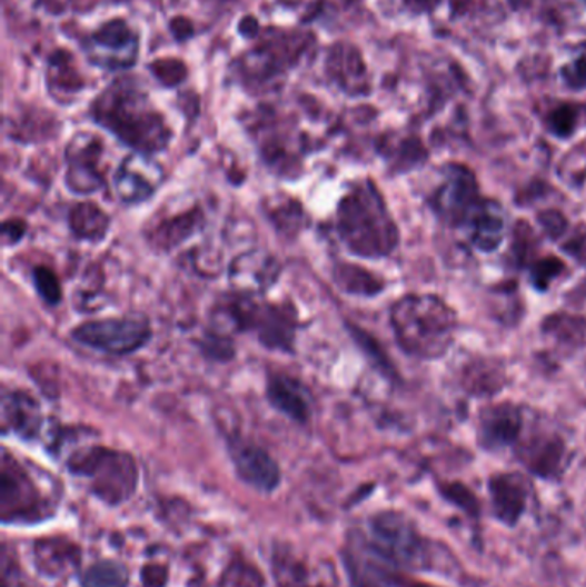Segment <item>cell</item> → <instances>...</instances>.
<instances>
[{
    "label": "cell",
    "instance_id": "f546056e",
    "mask_svg": "<svg viewBox=\"0 0 586 587\" xmlns=\"http://www.w3.org/2000/svg\"><path fill=\"white\" fill-rule=\"evenodd\" d=\"M148 68H150L151 74L159 80V83L167 88L178 87L188 76L185 62L178 61V59H159V61L151 62Z\"/></svg>",
    "mask_w": 586,
    "mask_h": 587
},
{
    "label": "cell",
    "instance_id": "8d00e7d4",
    "mask_svg": "<svg viewBox=\"0 0 586 587\" xmlns=\"http://www.w3.org/2000/svg\"><path fill=\"white\" fill-rule=\"evenodd\" d=\"M564 78H566V83L576 90L586 88V57H582L572 66H567Z\"/></svg>",
    "mask_w": 586,
    "mask_h": 587
},
{
    "label": "cell",
    "instance_id": "6da1fadb",
    "mask_svg": "<svg viewBox=\"0 0 586 587\" xmlns=\"http://www.w3.org/2000/svg\"><path fill=\"white\" fill-rule=\"evenodd\" d=\"M91 116L140 153L162 151L172 138L162 113L132 78H119L109 84L91 103Z\"/></svg>",
    "mask_w": 586,
    "mask_h": 587
},
{
    "label": "cell",
    "instance_id": "5bb4252c",
    "mask_svg": "<svg viewBox=\"0 0 586 587\" xmlns=\"http://www.w3.org/2000/svg\"><path fill=\"white\" fill-rule=\"evenodd\" d=\"M231 456L239 478L258 491L270 494L279 486V466L264 448L246 441H235L231 445Z\"/></svg>",
    "mask_w": 586,
    "mask_h": 587
},
{
    "label": "cell",
    "instance_id": "d590c367",
    "mask_svg": "<svg viewBox=\"0 0 586 587\" xmlns=\"http://www.w3.org/2000/svg\"><path fill=\"white\" fill-rule=\"evenodd\" d=\"M534 246V232L525 222H519L515 229V255L519 261H525L528 249Z\"/></svg>",
    "mask_w": 586,
    "mask_h": 587
},
{
    "label": "cell",
    "instance_id": "7402d4cb",
    "mask_svg": "<svg viewBox=\"0 0 586 587\" xmlns=\"http://www.w3.org/2000/svg\"><path fill=\"white\" fill-rule=\"evenodd\" d=\"M506 384V374L499 362L477 359L463 371V385L473 396H494Z\"/></svg>",
    "mask_w": 586,
    "mask_h": 587
},
{
    "label": "cell",
    "instance_id": "2e32d148",
    "mask_svg": "<svg viewBox=\"0 0 586 587\" xmlns=\"http://www.w3.org/2000/svg\"><path fill=\"white\" fill-rule=\"evenodd\" d=\"M326 69L330 80L351 97L370 91L367 66L356 47L349 43H336L327 56Z\"/></svg>",
    "mask_w": 586,
    "mask_h": 587
},
{
    "label": "cell",
    "instance_id": "8fae6325",
    "mask_svg": "<svg viewBox=\"0 0 586 587\" xmlns=\"http://www.w3.org/2000/svg\"><path fill=\"white\" fill-rule=\"evenodd\" d=\"M232 318L239 328H254L261 342L277 349L289 350L292 342V324L289 312L277 306H258L251 301L232 302Z\"/></svg>",
    "mask_w": 586,
    "mask_h": 587
},
{
    "label": "cell",
    "instance_id": "9a60e30c",
    "mask_svg": "<svg viewBox=\"0 0 586 587\" xmlns=\"http://www.w3.org/2000/svg\"><path fill=\"white\" fill-rule=\"evenodd\" d=\"M522 429V410L513 404H497L481 410L478 441L485 450L494 452L515 445Z\"/></svg>",
    "mask_w": 586,
    "mask_h": 587
},
{
    "label": "cell",
    "instance_id": "484cf974",
    "mask_svg": "<svg viewBox=\"0 0 586 587\" xmlns=\"http://www.w3.org/2000/svg\"><path fill=\"white\" fill-rule=\"evenodd\" d=\"M334 277L346 292L361 294V296H374V294L380 292L384 287L380 279H377L374 273L356 267V265H339L334 271Z\"/></svg>",
    "mask_w": 586,
    "mask_h": 587
},
{
    "label": "cell",
    "instance_id": "8992f818",
    "mask_svg": "<svg viewBox=\"0 0 586 587\" xmlns=\"http://www.w3.org/2000/svg\"><path fill=\"white\" fill-rule=\"evenodd\" d=\"M314 37L305 31H279L269 28L260 42L250 50L242 62V78L254 83H269L270 80L298 64L307 52Z\"/></svg>",
    "mask_w": 586,
    "mask_h": 587
},
{
    "label": "cell",
    "instance_id": "7c38bea8",
    "mask_svg": "<svg viewBox=\"0 0 586 587\" xmlns=\"http://www.w3.org/2000/svg\"><path fill=\"white\" fill-rule=\"evenodd\" d=\"M102 143L93 135H78L68 147L69 188L78 195H90L102 186L100 170Z\"/></svg>",
    "mask_w": 586,
    "mask_h": 587
},
{
    "label": "cell",
    "instance_id": "277c9868",
    "mask_svg": "<svg viewBox=\"0 0 586 587\" xmlns=\"http://www.w3.org/2000/svg\"><path fill=\"white\" fill-rule=\"evenodd\" d=\"M371 548L394 569L435 570L439 555L434 543L421 535L420 529L401 513L377 514L370 520Z\"/></svg>",
    "mask_w": 586,
    "mask_h": 587
},
{
    "label": "cell",
    "instance_id": "4fadbf2b",
    "mask_svg": "<svg viewBox=\"0 0 586 587\" xmlns=\"http://www.w3.org/2000/svg\"><path fill=\"white\" fill-rule=\"evenodd\" d=\"M529 481L519 472H499L488 479L491 513L507 527L518 526L529 500Z\"/></svg>",
    "mask_w": 586,
    "mask_h": 587
},
{
    "label": "cell",
    "instance_id": "83f0119b",
    "mask_svg": "<svg viewBox=\"0 0 586 587\" xmlns=\"http://www.w3.org/2000/svg\"><path fill=\"white\" fill-rule=\"evenodd\" d=\"M128 570L118 561H99L83 576V587H128Z\"/></svg>",
    "mask_w": 586,
    "mask_h": 587
},
{
    "label": "cell",
    "instance_id": "d4e9b609",
    "mask_svg": "<svg viewBox=\"0 0 586 587\" xmlns=\"http://www.w3.org/2000/svg\"><path fill=\"white\" fill-rule=\"evenodd\" d=\"M72 232L80 239L97 241L109 230V217L93 203H80L69 215Z\"/></svg>",
    "mask_w": 586,
    "mask_h": 587
},
{
    "label": "cell",
    "instance_id": "52a82bcc",
    "mask_svg": "<svg viewBox=\"0 0 586 587\" xmlns=\"http://www.w3.org/2000/svg\"><path fill=\"white\" fill-rule=\"evenodd\" d=\"M72 337L85 346L110 355H129L150 340L151 330L147 318L135 315L80 325L72 331Z\"/></svg>",
    "mask_w": 586,
    "mask_h": 587
},
{
    "label": "cell",
    "instance_id": "44dd1931",
    "mask_svg": "<svg viewBox=\"0 0 586 587\" xmlns=\"http://www.w3.org/2000/svg\"><path fill=\"white\" fill-rule=\"evenodd\" d=\"M147 169V163L135 157L122 162L121 169L113 178L116 191L122 201L138 203L150 198L151 192L156 191L157 182L148 176Z\"/></svg>",
    "mask_w": 586,
    "mask_h": 587
},
{
    "label": "cell",
    "instance_id": "5b68a950",
    "mask_svg": "<svg viewBox=\"0 0 586 587\" xmlns=\"http://www.w3.org/2000/svg\"><path fill=\"white\" fill-rule=\"evenodd\" d=\"M69 469L90 479L95 495L107 504H121L137 489V464L128 454L103 447L88 448L69 459Z\"/></svg>",
    "mask_w": 586,
    "mask_h": 587
},
{
    "label": "cell",
    "instance_id": "ba28073f",
    "mask_svg": "<svg viewBox=\"0 0 586 587\" xmlns=\"http://www.w3.org/2000/svg\"><path fill=\"white\" fill-rule=\"evenodd\" d=\"M91 64L102 69H128L137 64L140 38L137 31L118 18L103 23L81 43Z\"/></svg>",
    "mask_w": 586,
    "mask_h": 587
},
{
    "label": "cell",
    "instance_id": "f35d334b",
    "mask_svg": "<svg viewBox=\"0 0 586 587\" xmlns=\"http://www.w3.org/2000/svg\"><path fill=\"white\" fill-rule=\"evenodd\" d=\"M397 584H401L403 587H437L431 586V584L427 583H416V580H396Z\"/></svg>",
    "mask_w": 586,
    "mask_h": 587
},
{
    "label": "cell",
    "instance_id": "f1b7e54d",
    "mask_svg": "<svg viewBox=\"0 0 586 587\" xmlns=\"http://www.w3.org/2000/svg\"><path fill=\"white\" fill-rule=\"evenodd\" d=\"M440 494L450 504L463 508L468 516L475 517V519L480 516V501L473 495L471 489L463 482H447V485L440 486Z\"/></svg>",
    "mask_w": 586,
    "mask_h": 587
},
{
    "label": "cell",
    "instance_id": "4316f807",
    "mask_svg": "<svg viewBox=\"0 0 586 587\" xmlns=\"http://www.w3.org/2000/svg\"><path fill=\"white\" fill-rule=\"evenodd\" d=\"M200 223V213L198 211H189V213L175 217V219L167 220L153 233V241L160 248H175L182 239L188 238L189 233H193Z\"/></svg>",
    "mask_w": 586,
    "mask_h": 587
},
{
    "label": "cell",
    "instance_id": "ffe728a7",
    "mask_svg": "<svg viewBox=\"0 0 586 587\" xmlns=\"http://www.w3.org/2000/svg\"><path fill=\"white\" fill-rule=\"evenodd\" d=\"M2 416L6 425L23 437H33L42 422V412L37 400L31 399L24 391L6 394L2 400Z\"/></svg>",
    "mask_w": 586,
    "mask_h": 587
},
{
    "label": "cell",
    "instance_id": "d6a6232c",
    "mask_svg": "<svg viewBox=\"0 0 586 587\" xmlns=\"http://www.w3.org/2000/svg\"><path fill=\"white\" fill-rule=\"evenodd\" d=\"M576 122H578V113L569 106L559 107L548 117V128L559 138L572 136L575 132Z\"/></svg>",
    "mask_w": 586,
    "mask_h": 587
},
{
    "label": "cell",
    "instance_id": "ac0fdd59",
    "mask_svg": "<svg viewBox=\"0 0 586 587\" xmlns=\"http://www.w3.org/2000/svg\"><path fill=\"white\" fill-rule=\"evenodd\" d=\"M468 222L475 248L485 252L499 248L504 238V215L497 201H480Z\"/></svg>",
    "mask_w": 586,
    "mask_h": 587
},
{
    "label": "cell",
    "instance_id": "9c48e42d",
    "mask_svg": "<svg viewBox=\"0 0 586 587\" xmlns=\"http://www.w3.org/2000/svg\"><path fill=\"white\" fill-rule=\"evenodd\" d=\"M42 498L30 476L8 452H4L2 475H0L2 520L4 523L27 520L28 523V519L42 516Z\"/></svg>",
    "mask_w": 586,
    "mask_h": 587
},
{
    "label": "cell",
    "instance_id": "1f68e13d",
    "mask_svg": "<svg viewBox=\"0 0 586 587\" xmlns=\"http://www.w3.org/2000/svg\"><path fill=\"white\" fill-rule=\"evenodd\" d=\"M34 286H37L38 292L46 299L47 305H57L61 301L62 290L61 283L57 280L56 273L49 268L38 267L33 273Z\"/></svg>",
    "mask_w": 586,
    "mask_h": 587
},
{
    "label": "cell",
    "instance_id": "4dcf8cb0",
    "mask_svg": "<svg viewBox=\"0 0 586 587\" xmlns=\"http://www.w3.org/2000/svg\"><path fill=\"white\" fill-rule=\"evenodd\" d=\"M564 271V263L559 258L547 257L542 260L535 261L529 268V277H532V283L537 287L538 290H547L550 282L556 277H559Z\"/></svg>",
    "mask_w": 586,
    "mask_h": 587
},
{
    "label": "cell",
    "instance_id": "74e56055",
    "mask_svg": "<svg viewBox=\"0 0 586 587\" xmlns=\"http://www.w3.org/2000/svg\"><path fill=\"white\" fill-rule=\"evenodd\" d=\"M167 580V573L160 565H150L143 570V583L147 587H162Z\"/></svg>",
    "mask_w": 586,
    "mask_h": 587
},
{
    "label": "cell",
    "instance_id": "d6986e66",
    "mask_svg": "<svg viewBox=\"0 0 586 587\" xmlns=\"http://www.w3.org/2000/svg\"><path fill=\"white\" fill-rule=\"evenodd\" d=\"M270 402L284 415L298 422H307L311 415L310 394L295 378L272 377L267 390Z\"/></svg>",
    "mask_w": 586,
    "mask_h": 587
},
{
    "label": "cell",
    "instance_id": "cb8c5ba5",
    "mask_svg": "<svg viewBox=\"0 0 586 587\" xmlns=\"http://www.w3.org/2000/svg\"><path fill=\"white\" fill-rule=\"evenodd\" d=\"M542 328L559 349H578L586 342V320L583 318L554 315L545 320Z\"/></svg>",
    "mask_w": 586,
    "mask_h": 587
},
{
    "label": "cell",
    "instance_id": "30bf717a",
    "mask_svg": "<svg viewBox=\"0 0 586 587\" xmlns=\"http://www.w3.org/2000/svg\"><path fill=\"white\" fill-rule=\"evenodd\" d=\"M443 186L435 191L434 210L449 223L468 222L478 200L477 179L471 170L463 166H449L444 170Z\"/></svg>",
    "mask_w": 586,
    "mask_h": 587
},
{
    "label": "cell",
    "instance_id": "3957f363",
    "mask_svg": "<svg viewBox=\"0 0 586 587\" xmlns=\"http://www.w3.org/2000/svg\"><path fill=\"white\" fill-rule=\"evenodd\" d=\"M397 342L416 358L434 359L449 349L456 331V315L435 296H408L390 311Z\"/></svg>",
    "mask_w": 586,
    "mask_h": 587
},
{
    "label": "cell",
    "instance_id": "603a6c76",
    "mask_svg": "<svg viewBox=\"0 0 586 587\" xmlns=\"http://www.w3.org/2000/svg\"><path fill=\"white\" fill-rule=\"evenodd\" d=\"M47 83H49L50 90L57 97L59 94H68L69 97V94H76L78 91L83 90V76L72 64L71 52L59 50V52L52 53L49 68H47Z\"/></svg>",
    "mask_w": 586,
    "mask_h": 587
},
{
    "label": "cell",
    "instance_id": "836d02e7",
    "mask_svg": "<svg viewBox=\"0 0 586 587\" xmlns=\"http://www.w3.org/2000/svg\"><path fill=\"white\" fill-rule=\"evenodd\" d=\"M352 337H355L356 342L359 344V346L364 347V350H367L368 356H371L374 358V361L377 362L378 366H380V369L383 371H386L387 375L393 374V368H390L389 361H387L386 356H384L383 350H380V347L377 346V342H375L374 339H371L368 334H365V331L359 330V328L351 327Z\"/></svg>",
    "mask_w": 586,
    "mask_h": 587
},
{
    "label": "cell",
    "instance_id": "e0dca14e",
    "mask_svg": "<svg viewBox=\"0 0 586 587\" xmlns=\"http://www.w3.org/2000/svg\"><path fill=\"white\" fill-rule=\"evenodd\" d=\"M519 459L535 476L556 479L566 467V444L557 435H537L522 445Z\"/></svg>",
    "mask_w": 586,
    "mask_h": 587
},
{
    "label": "cell",
    "instance_id": "7a4b0ae2",
    "mask_svg": "<svg viewBox=\"0 0 586 587\" xmlns=\"http://www.w3.org/2000/svg\"><path fill=\"white\" fill-rule=\"evenodd\" d=\"M337 230L355 255L383 258L399 241L396 223L374 182L355 186L342 198L337 210Z\"/></svg>",
    "mask_w": 586,
    "mask_h": 587
},
{
    "label": "cell",
    "instance_id": "e575fe53",
    "mask_svg": "<svg viewBox=\"0 0 586 587\" xmlns=\"http://www.w3.org/2000/svg\"><path fill=\"white\" fill-rule=\"evenodd\" d=\"M538 220H540L542 227H544L548 238H560L567 230L566 219H564V215L559 213V211H544V213L538 215Z\"/></svg>",
    "mask_w": 586,
    "mask_h": 587
}]
</instances>
